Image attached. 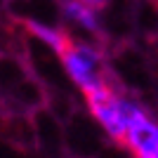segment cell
Listing matches in <instances>:
<instances>
[{
  "mask_svg": "<svg viewBox=\"0 0 158 158\" xmlns=\"http://www.w3.org/2000/svg\"><path fill=\"white\" fill-rule=\"evenodd\" d=\"M64 137H66V151L73 158H99L111 139L109 135H102L94 118L87 109H80L69 123L64 125Z\"/></svg>",
  "mask_w": 158,
  "mask_h": 158,
  "instance_id": "cell-1",
  "label": "cell"
},
{
  "mask_svg": "<svg viewBox=\"0 0 158 158\" xmlns=\"http://www.w3.org/2000/svg\"><path fill=\"white\" fill-rule=\"evenodd\" d=\"M64 69L69 73V78L76 87H80V92L94 90L102 85V71L106 66V54L87 45H78L73 43V47L66 54H61Z\"/></svg>",
  "mask_w": 158,
  "mask_h": 158,
  "instance_id": "cell-2",
  "label": "cell"
},
{
  "mask_svg": "<svg viewBox=\"0 0 158 158\" xmlns=\"http://www.w3.org/2000/svg\"><path fill=\"white\" fill-rule=\"evenodd\" d=\"M85 97V109L92 113V118L97 120L102 130L109 135V137L120 146H127V123L120 113L118 106V97L111 94L106 87H94V90H87L83 92Z\"/></svg>",
  "mask_w": 158,
  "mask_h": 158,
  "instance_id": "cell-3",
  "label": "cell"
},
{
  "mask_svg": "<svg viewBox=\"0 0 158 158\" xmlns=\"http://www.w3.org/2000/svg\"><path fill=\"white\" fill-rule=\"evenodd\" d=\"M127 149L135 158H149L158 153V123L151 118L146 106H142L127 123Z\"/></svg>",
  "mask_w": 158,
  "mask_h": 158,
  "instance_id": "cell-4",
  "label": "cell"
},
{
  "mask_svg": "<svg viewBox=\"0 0 158 158\" xmlns=\"http://www.w3.org/2000/svg\"><path fill=\"white\" fill-rule=\"evenodd\" d=\"M28 76H33L31 66L24 57L17 54H0V90L10 92L12 87H17L21 80H26Z\"/></svg>",
  "mask_w": 158,
  "mask_h": 158,
  "instance_id": "cell-5",
  "label": "cell"
},
{
  "mask_svg": "<svg viewBox=\"0 0 158 158\" xmlns=\"http://www.w3.org/2000/svg\"><path fill=\"white\" fill-rule=\"evenodd\" d=\"M83 5H87V7H92L94 12H102L106 5H109V0H80Z\"/></svg>",
  "mask_w": 158,
  "mask_h": 158,
  "instance_id": "cell-6",
  "label": "cell"
}]
</instances>
